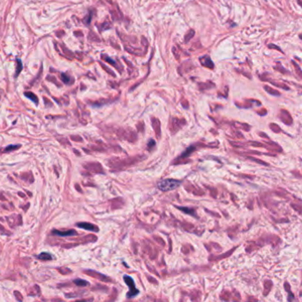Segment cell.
Instances as JSON below:
<instances>
[{
  "label": "cell",
  "instance_id": "1",
  "mask_svg": "<svg viewBox=\"0 0 302 302\" xmlns=\"http://www.w3.org/2000/svg\"><path fill=\"white\" fill-rule=\"evenodd\" d=\"M180 181L176 180V179H163L158 182L157 187L159 190L163 192H168L171 190L176 189L178 187H179Z\"/></svg>",
  "mask_w": 302,
  "mask_h": 302
},
{
  "label": "cell",
  "instance_id": "2",
  "mask_svg": "<svg viewBox=\"0 0 302 302\" xmlns=\"http://www.w3.org/2000/svg\"><path fill=\"white\" fill-rule=\"evenodd\" d=\"M124 280H125V283H126V284L128 285V287H129V291H128L127 294H126L127 298H132V297H134L135 295H137V294L139 293V291L136 289L135 283H134L132 278L131 276H124Z\"/></svg>",
  "mask_w": 302,
  "mask_h": 302
},
{
  "label": "cell",
  "instance_id": "3",
  "mask_svg": "<svg viewBox=\"0 0 302 302\" xmlns=\"http://www.w3.org/2000/svg\"><path fill=\"white\" fill-rule=\"evenodd\" d=\"M85 167L87 169H88L91 172H95L96 173H103V168L101 167V165L98 163H90L88 164L87 165H85Z\"/></svg>",
  "mask_w": 302,
  "mask_h": 302
},
{
  "label": "cell",
  "instance_id": "4",
  "mask_svg": "<svg viewBox=\"0 0 302 302\" xmlns=\"http://www.w3.org/2000/svg\"><path fill=\"white\" fill-rule=\"evenodd\" d=\"M77 226L84 229V230H88V231H98L99 229L96 225H94L90 223H79L77 224Z\"/></svg>",
  "mask_w": 302,
  "mask_h": 302
},
{
  "label": "cell",
  "instance_id": "5",
  "mask_svg": "<svg viewBox=\"0 0 302 302\" xmlns=\"http://www.w3.org/2000/svg\"><path fill=\"white\" fill-rule=\"evenodd\" d=\"M180 119L179 118H172V123H171V129H172V130L173 131V133H175L178 130H179V128H181L184 125H180Z\"/></svg>",
  "mask_w": 302,
  "mask_h": 302
},
{
  "label": "cell",
  "instance_id": "6",
  "mask_svg": "<svg viewBox=\"0 0 302 302\" xmlns=\"http://www.w3.org/2000/svg\"><path fill=\"white\" fill-rule=\"evenodd\" d=\"M200 61H201L202 65L204 66L205 67H209L210 69L214 68V64H213L212 60L210 59V58L209 56H205V57L200 58Z\"/></svg>",
  "mask_w": 302,
  "mask_h": 302
},
{
  "label": "cell",
  "instance_id": "7",
  "mask_svg": "<svg viewBox=\"0 0 302 302\" xmlns=\"http://www.w3.org/2000/svg\"><path fill=\"white\" fill-rule=\"evenodd\" d=\"M53 234L57 235V236H60V237H67V236H73V235H76L77 232L74 230H70V231H53Z\"/></svg>",
  "mask_w": 302,
  "mask_h": 302
},
{
  "label": "cell",
  "instance_id": "8",
  "mask_svg": "<svg viewBox=\"0 0 302 302\" xmlns=\"http://www.w3.org/2000/svg\"><path fill=\"white\" fill-rule=\"evenodd\" d=\"M85 273H87V274H88L89 276H94V277H95V278H99L100 280H103V281H110V278H109V277L103 276V274L101 275L100 273H97V272H93V271L88 270V271H85Z\"/></svg>",
  "mask_w": 302,
  "mask_h": 302
},
{
  "label": "cell",
  "instance_id": "9",
  "mask_svg": "<svg viewBox=\"0 0 302 302\" xmlns=\"http://www.w3.org/2000/svg\"><path fill=\"white\" fill-rule=\"evenodd\" d=\"M152 122H153L152 125H153V127H154V129L156 131V133L159 137L160 136V121L158 119L153 118H152Z\"/></svg>",
  "mask_w": 302,
  "mask_h": 302
},
{
  "label": "cell",
  "instance_id": "10",
  "mask_svg": "<svg viewBox=\"0 0 302 302\" xmlns=\"http://www.w3.org/2000/svg\"><path fill=\"white\" fill-rule=\"evenodd\" d=\"M177 209H179V210L185 212V213H187L188 215L190 216H194L196 217V212H195V209H190V208H186V207H177Z\"/></svg>",
  "mask_w": 302,
  "mask_h": 302
},
{
  "label": "cell",
  "instance_id": "11",
  "mask_svg": "<svg viewBox=\"0 0 302 302\" xmlns=\"http://www.w3.org/2000/svg\"><path fill=\"white\" fill-rule=\"evenodd\" d=\"M37 258L39 259V260H42V261H51V260H52V255L51 254H49V253H41L38 256H37Z\"/></svg>",
  "mask_w": 302,
  "mask_h": 302
},
{
  "label": "cell",
  "instance_id": "12",
  "mask_svg": "<svg viewBox=\"0 0 302 302\" xmlns=\"http://www.w3.org/2000/svg\"><path fill=\"white\" fill-rule=\"evenodd\" d=\"M29 296H36V295H38L40 294V288L38 285H35L33 288H31L28 293Z\"/></svg>",
  "mask_w": 302,
  "mask_h": 302
},
{
  "label": "cell",
  "instance_id": "13",
  "mask_svg": "<svg viewBox=\"0 0 302 302\" xmlns=\"http://www.w3.org/2000/svg\"><path fill=\"white\" fill-rule=\"evenodd\" d=\"M25 95H26L28 98H29L32 102H34L36 104L38 103V98H37V96H36V95H34L32 92H26V93H25Z\"/></svg>",
  "mask_w": 302,
  "mask_h": 302
},
{
  "label": "cell",
  "instance_id": "14",
  "mask_svg": "<svg viewBox=\"0 0 302 302\" xmlns=\"http://www.w3.org/2000/svg\"><path fill=\"white\" fill-rule=\"evenodd\" d=\"M194 147H188L186 151H185V152L180 156V158L179 159H183V158H186L187 157H188L191 153H193L194 152Z\"/></svg>",
  "mask_w": 302,
  "mask_h": 302
},
{
  "label": "cell",
  "instance_id": "15",
  "mask_svg": "<svg viewBox=\"0 0 302 302\" xmlns=\"http://www.w3.org/2000/svg\"><path fill=\"white\" fill-rule=\"evenodd\" d=\"M264 89H265L268 93H269L270 95H280V93H279L277 90L273 89L272 88H270V87H269V86H264Z\"/></svg>",
  "mask_w": 302,
  "mask_h": 302
},
{
  "label": "cell",
  "instance_id": "16",
  "mask_svg": "<svg viewBox=\"0 0 302 302\" xmlns=\"http://www.w3.org/2000/svg\"><path fill=\"white\" fill-rule=\"evenodd\" d=\"M73 283L78 285V286H87L88 285V283L86 281V280H83V279H80V278H77L73 281Z\"/></svg>",
  "mask_w": 302,
  "mask_h": 302
},
{
  "label": "cell",
  "instance_id": "17",
  "mask_svg": "<svg viewBox=\"0 0 302 302\" xmlns=\"http://www.w3.org/2000/svg\"><path fill=\"white\" fill-rule=\"evenodd\" d=\"M16 61H17V70H16V74H15V77H17L18 75H19V73L21 72V70H22V63H21V60L20 59V58H17L16 59Z\"/></svg>",
  "mask_w": 302,
  "mask_h": 302
},
{
  "label": "cell",
  "instance_id": "18",
  "mask_svg": "<svg viewBox=\"0 0 302 302\" xmlns=\"http://www.w3.org/2000/svg\"><path fill=\"white\" fill-rule=\"evenodd\" d=\"M20 147H21L20 145H10V146H8L7 147H6V148L4 149L3 152H9V151L15 150V149L19 148Z\"/></svg>",
  "mask_w": 302,
  "mask_h": 302
},
{
  "label": "cell",
  "instance_id": "19",
  "mask_svg": "<svg viewBox=\"0 0 302 302\" xmlns=\"http://www.w3.org/2000/svg\"><path fill=\"white\" fill-rule=\"evenodd\" d=\"M61 79H62V80H63L66 84H71V83H72V81H70V80H71V78H70L68 75L65 74V73H62V74H61Z\"/></svg>",
  "mask_w": 302,
  "mask_h": 302
},
{
  "label": "cell",
  "instance_id": "20",
  "mask_svg": "<svg viewBox=\"0 0 302 302\" xmlns=\"http://www.w3.org/2000/svg\"><path fill=\"white\" fill-rule=\"evenodd\" d=\"M14 295H15V298H16V299H17L18 301H20V302L23 301V297H22V295H21V293L20 291H14Z\"/></svg>",
  "mask_w": 302,
  "mask_h": 302
},
{
  "label": "cell",
  "instance_id": "21",
  "mask_svg": "<svg viewBox=\"0 0 302 302\" xmlns=\"http://www.w3.org/2000/svg\"><path fill=\"white\" fill-rule=\"evenodd\" d=\"M194 30H192V29H191V30H189V32L187 33V36H186V37H185V41H186V42H188V41H189V40H190V39H191V38L194 36Z\"/></svg>",
  "mask_w": 302,
  "mask_h": 302
},
{
  "label": "cell",
  "instance_id": "22",
  "mask_svg": "<svg viewBox=\"0 0 302 302\" xmlns=\"http://www.w3.org/2000/svg\"><path fill=\"white\" fill-rule=\"evenodd\" d=\"M58 270L61 274H63V275L71 273V270L68 269H66V268H59V269H58Z\"/></svg>",
  "mask_w": 302,
  "mask_h": 302
},
{
  "label": "cell",
  "instance_id": "23",
  "mask_svg": "<svg viewBox=\"0 0 302 302\" xmlns=\"http://www.w3.org/2000/svg\"><path fill=\"white\" fill-rule=\"evenodd\" d=\"M293 63V65H294V66H295V69H297V73H298V74L301 77V79H302V72L300 71V69H299V67H298V66L297 65V64H295L294 62H292Z\"/></svg>",
  "mask_w": 302,
  "mask_h": 302
},
{
  "label": "cell",
  "instance_id": "24",
  "mask_svg": "<svg viewBox=\"0 0 302 302\" xmlns=\"http://www.w3.org/2000/svg\"><path fill=\"white\" fill-rule=\"evenodd\" d=\"M155 145H156V142H155V140H150L148 141L147 147L150 149V147H155Z\"/></svg>",
  "mask_w": 302,
  "mask_h": 302
},
{
  "label": "cell",
  "instance_id": "25",
  "mask_svg": "<svg viewBox=\"0 0 302 302\" xmlns=\"http://www.w3.org/2000/svg\"><path fill=\"white\" fill-rule=\"evenodd\" d=\"M88 300L87 299H80V300H78V301H75V302H87Z\"/></svg>",
  "mask_w": 302,
  "mask_h": 302
}]
</instances>
